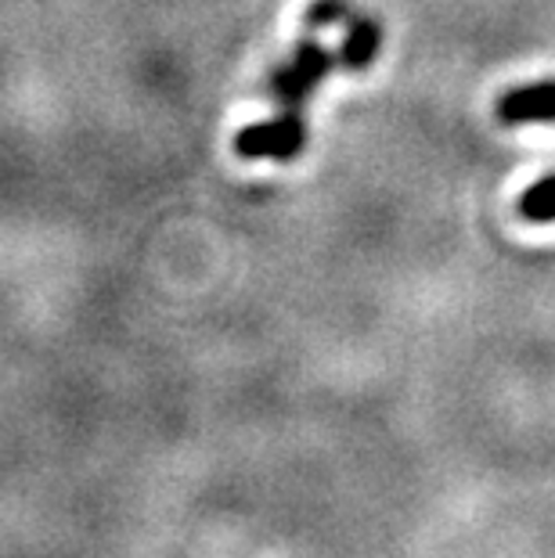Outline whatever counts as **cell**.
I'll list each match as a JSON object with an SVG mask.
<instances>
[{
  "label": "cell",
  "mask_w": 555,
  "mask_h": 558,
  "mask_svg": "<svg viewBox=\"0 0 555 558\" xmlns=\"http://www.w3.org/2000/svg\"><path fill=\"white\" fill-rule=\"evenodd\" d=\"M339 58H333L325 51L317 37H303L297 44V51L286 65H278L267 80L270 98L278 101V116H289V120H303V105L306 98L317 90V83L328 76Z\"/></svg>",
  "instance_id": "obj_1"
},
{
  "label": "cell",
  "mask_w": 555,
  "mask_h": 558,
  "mask_svg": "<svg viewBox=\"0 0 555 558\" xmlns=\"http://www.w3.org/2000/svg\"><path fill=\"white\" fill-rule=\"evenodd\" d=\"M306 145V126L303 120H289V116H275L270 123H256L245 126L239 137H234V151L242 159H278L289 162L297 159Z\"/></svg>",
  "instance_id": "obj_2"
},
{
  "label": "cell",
  "mask_w": 555,
  "mask_h": 558,
  "mask_svg": "<svg viewBox=\"0 0 555 558\" xmlns=\"http://www.w3.org/2000/svg\"><path fill=\"white\" fill-rule=\"evenodd\" d=\"M498 123H555V80L512 87L498 98Z\"/></svg>",
  "instance_id": "obj_3"
},
{
  "label": "cell",
  "mask_w": 555,
  "mask_h": 558,
  "mask_svg": "<svg viewBox=\"0 0 555 558\" xmlns=\"http://www.w3.org/2000/svg\"><path fill=\"white\" fill-rule=\"evenodd\" d=\"M342 29H347V40L339 44V54H336L339 65L350 69V73H364V69L379 58V47H383L379 22L350 8V15L342 19Z\"/></svg>",
  "instance_id": "obj_4"
},
{
  "label": "cell",
  "mask_w": 555,
  "mask_h": 558,
  "mask_svg": "<svg viewBox=\"0 0 555 558\" xmlns=\"http://www.w3.org/2000/svg\"><path fill=\"white\" fill-rule=\"evenodd\" d=\"M519 217L527 223H555V173L527 187L519 198Z\"/></svg>",
  "instance_id": "obj_5"
},
{
  "label": "cell",
  "mask_w": 555,
  "mask_h": 558,
  "mask_svg": "<svg viewBox=\"0 0 555 558\" xmlns=\"http://www.w3.org/2000/svg\"><path fill=\"white\" fill-rule=\"evenodd\" d=\"M350 15V0H314L306 8V29H325V26H342V19Z\"/></svg>",
  "instance_id": "obj_6"
}]
</instances>
